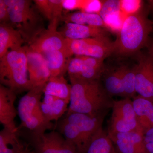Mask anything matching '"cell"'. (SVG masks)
Segmentation results:
<instances>
[{
	"label": "cell",
	"mask_w": 153,
	"mask_h": 153,
	"mask_svg": "<svg viewBox=\"0 0 153 153\" xmlns=\"http://www.w3.org/2000/svg\"><path fill=\"white\" fill-rule=\"evenodd\" d=\"M150 3H151V5H152V7H153V1H151Z\"/></svg>",
	"instance_id": "cell-37"
},
{
	"label": "cell",
	"mask_w": 153,
	"mask_h": 153,
	"mask_svg": "<svg viewBox=\"0 0 153 153\" xmlns=\"http://www.w3.org/2000/svg\"><path fill=\"white\" fill-rule=\"evenodd\" d=\"M28 48L25 46L11 50L0 58L1 84L16 94L32 88L27 68Z\"/></svg>",
	"instance_id": "cell-4"
},
{
	"label": "cell",
	"mask_w": 153,
	"mask_h": 153,
	"mask_svg": "<svg viewBox=\"0 0 153 153\" xmlns=\"http://www.w3.org/2000/svg\"><path fill=\"white\" fill-rule=\"evenodd\" d=\"M71 97L66 113H79L93 117L104 116L113 102L100 80L85 81L70 79Z\"/></svg>",
	"instance_id": "cell-2"
},
{
	"label": "cell",
	"mask_w": 153,
	"mask_h": 153,
	"mask_svg": "<svg viewBox=\"0 0 153 153\" xmlns=\"http://www.w3.org/2000/svg\"><path fill=\"white\" fill-rule=\"evenodd\" d=\"M66 39L79 40L105 36L104 28L71 23H65L59 30Z\"/></svg>",
	"instance_id": "cell-17"
},
{
	"label": "cell",
	"mask_w": 153,
	"mask_h": 153,
	"mask_svg": "<svg viewBox=\"0 0 153 153\" xmlns=\"http://www.w3.org/2000/svg\"><path fill=\"white\" fill-rule=\"evenodd\" d=\"M86 153H117L112 140L103 129L92 141Z\"/></svg>",
	"instance_id": "cell-26"
},
{
	"label": "cell",
	"mask_w": 153,
	"mask_h": 153,
	"mask_svg": "<svg viewBox=\"0 0 153 153\" xmlns=\"http://www.w3.org/2000/svg\"><path fill=\"white\" fill-rule=\"evenodd\" d=\"M143 140L146 153H153V127L143 133Z\"/></svg>",
	"instance_id": "cell-32"
},
{
	"label": "cell",
	"mask_w": 153,
	"mask_h": 153,
	"mask_svg": "<svg viewBox=\"0 0 153 153\" xmlns=\"http://www.w3.org/2000/svg\"><path fill=\"white\" fill-rule=\"evenodd\" d=\"M61 21L65 23L107 28L101 17L98 14L89 13L86 12H76L63 15Z\"/></svg>",
	"instance_id": "cell-24"
},
{
	"label": "cell",
	"mask_w": 153,
	"mask_h": 153,
	"mask_svg": "<svg viewBox=\"0 0 153 153\" xmlns=\"http://www.w3.org/2000/svg\"><path fill=\"white\" fill-rule=\"evenodd\" d=\"M112 113L108 133L137 131L143 134L138 122L133 104L130 98L114 101Z\"/></svg>",
	"instance_id": "cell-9"
},
{
	"label": "cell",
	"mask_w": 153,
	"mask_h": 153,
	"mask_svg": "<svg viewBox=\"0 0 153 153\" xmlns=\"http://www.w3.org/2000/svg\"><path fill=\"white\" fill-rule=\"evenodd\" d=\"M27 145L20 139L18 131L4 128L0 132V153H22Z\"/></svg>",
	"instance_id": "cell-23"
},
{
	"label": "cell",
	"mask_w": 153,
	"mask_h": 153,
	"mask_svg": "<svg viewBox=\"0 0 153 153\" xmlns=\"http://www.w3.org/2000/svg\"><path fill=\"white\" fill-rule=\"evenodd\" d=\"M52 9V19L50 22H54L59 23L63 16V0H49Z\"/></svg>",
	"instance_id": "cell-29"
},
{
	"label": "cell",
	"mask_w": 153,
	"mask_h": 153,
	"mask_svg": "<svg viewBox=\"0 0 153 153\" xmlns=\"http://www.w3.org/2000/svg\"><path fill=\"white\" fill-rule=\"evenodd\" d=\"M58 24L50 22L48 28L28 45L29 50L41 55L52 51L67 50L66 39L57 30Z\"/></svg>",
	"instance_id": "cell-11"
},
{
	"label": "cell",
	"mask_w": 153,
	"mask_h": 153,
	"mask_svg": "<svg viewBox=\"0 0 153 153\" xmlns=\"http://www.w3.org/2000/svg\"><path fill=\"white\" fill-rule=\"evenodd\" d=\"M18 133L36 153H78L74 147L56 131L36 133L21 129Z\"/></svg>",
	"instance_id": "cell-7"
},
{
	"label": "cell",
	"mask_w": 153,
	"mask_h": 153,
	"mask_svg": "<svg viewBox=\"0 0 153 153\" xmlns=\"http://www.w3.org/2000/svg\"><path fill=\"white\" fill-rule=\"evenodd\" d=\"M137 120L143 132L153 127V102L138 95L132 100Z\"/></svg>",
	"instance_id": "cell-21"
},
{
	"label": "cell",
	"mask_w": 153,
	"mask_h": 153,
	"mask_svg": "<svg viewBox=\"0 0 153 153\" xmlns=\"http://www.w3.org/2000/svg\"><path fill=\"white\" fill-rule=\"evenodd\" d=\"M136 66L133 68H130L124 66L123 82L124 92L125 97L130 98L134 97L136 92L135 75L136 72Z\"/></svg>",
	"instance_id": "cell-27"
},
{
	"label": "cell",
	"mask_w": 153,
	"mask_h": 153,
	"mask_svg": "<svg viewBox=\"0 0 153 153\" xmlns=\"http://www.w3.org/2000/svg\"><path fill=\"white\" fill-rule=\"evenodd\" d=\"M120 11L124 16L137 13L140 11L142 5L140 0H120Z\"/></svg>",
	"instance_id": "cell-28"
},
{
	"label": "cell",
	"mask_w": 153,
	"mask_h": 153,
	"mask_svg": "<svg viewBox=\"0 0 153 153\" xmlns=\"http://www.w3.org/2000/svg\"><path fill=\"white\" fill-rule=\"evenodd\" d=\"M85 2V0H63V8L68 10H82Z\"/></svg>",
	"instance_id": "cell-33"
},
{
	"label": "cell",
	"mask_w": 153,
	"mask_h": 153,
	"mask_svg": "<svg viewBox=\"0 0 153 153\" xmlns=\"http://www.w3.org/2000/svg\"><path fill=\"white\" fill-rule=\"evenodd\" d=\"M104 60L88 56L72 57L67 69L69 79L85 81L100 80L104 71Z\"/></svg>",
	"instance_id": "cell-10"
},
{
	"label": "cell",
	"mask_w": 153,
	"mask_h": 153,
	"mask_svg": "<svg viewBox=\"0 0 153 153\" xmlns=\"http://www.w3.org/2000/svg\"><path fill=\"white\" fill-rule=\"evenodd\" d=\"M8 8L10 23L30 45L44 30L43 19L30 0H5Z\"/></svg>",
	"instance_id": "cell-5"
},
{
	"label": "cell",
	"mask_w": 153,
	"mask_h": 153,
	"mask_svg": "<svg viewBox=\"0 0 153 153\" xmlns=\"http://www.w3.org/2000/svg\"><path fill=\"white\" fill-rule=\"evenodd\" d=\"M0 22L1 23H10L8 8L5 0H0Z\"/></svg>",
	"instance_id": "cell-34"
},
{
	"label": "cell",
	"mask_w": 153,
	"mask_h": 153,
	"mask_svg": "<svg viewBox=\"0 0 153 153\" xmlns=\"http://www.w3.org/2000/svg\"><path fill=\"white\" fill-rule=\"evenodd\" d=\"M34 2L39 13L51 22L52 15L49 0H35Z\"/></svg>",
	"instance_id": "cell-30"
},
{
	"label": "cell",
	"mask_w": 153,
	"mask_h": 153,
	"mask_svg": "<svg viewBox=\"0 0 153 153\" xmlns=\"http://www.w3.org/2000/svg\"><path fill=\"white\" fill-rule=\"evenodd\" d=\"M71 86L64 76H50L43 89L44 95L53 96L66 100L69 103Z\"/></svg>",
	"instance_id": "cell-22"
},
{
	"label": "cell",
	"mask_w": 153,
	"mask_h": 153,
	"mask_svg": "<svg viewBox=\"0 0 153 153\" xmlns=\"http://www.w3.org/2000/svg\"><path fill=\"white\" fill-rule=\"evenodd\" d=\"M136 92L153 102V61L149 56L142 58L137 65Z\"/></svg>",
	"instance_id": "cell-12"
},
{
	"label": "cell",
	"mask_w": 153,
	"mask_h": 153,
	"mask_svg": "<svg viewBox=\"0 0 153 153\" xmlns=\"http://www.w3.org/2000/svg\"><path fill=\"white\" fill-rule=\"evenodd\" d=\"M68 104L64 100L53 96L44 95L41 102V111L47 121H57L67 112Z\"/></svg>",
	"instance_id": "cell-19"
},
{
	"label": "cell",
	"mask_w": 153,
	"mask_h": 153,
	"mask_svg": "<svg viewBox=\"0 0 153 153\" xmlns=\"http://www.w3.org/2000/svg\"><path fill=\"white\" fill-rule=\"evenodd\" d=\"M104 116L93 117L79 113H66L56 121L55 129L76 149L86 153L92 141L102 130Z\"/></svg>",
	"instance_id": "cell-1"
},
{
	"label": "cell",
	"mask_w": 153,
	"mask_h": 153,
	"mask_svg": "<svg viewBox=\"0 0 153 153\" xmlns=\"http://www.w3.org/2000/svg\"><path fill=\"white\" fill-rule=\"evenodd\" d=\"M16 94L10 88L0 84V123L6 128L18 131L15 119L18 114L14 105Z\"/></svg>",
	"instance_id": "cell-15"
},
{
	"label": "cell",
	"mask_w": 153,
	"mask_h": 153,
	"mask_svg": "<svg viewBox=\"0 0 153 153\" xmlns=\"http://www.w3.org/2000/svg\"><path fill=\"white\" fill-rule=\"evenodd\" d=\"M149 56L152 58L153 61V41L149 47Z\"/></svg>",
	"instance_id": "cell-35"
},
{
	"label": "cell",
	"mask_w": 153,
	"mask_h": 153,
	"mask_svg": "<svg viewBox=\"0 0 153 153\" xmlns=\"http://www.w3.org/2000/svg\"><path fill=\"white\" fill-rule=\"evenodd\" d=\"M152 24L140 12L126 17L114 42V53L121 56L131 55L146 44Z\"/></svg>",
	"instance_id": "cell-3"
},
{
	"label": "cell",
	"mask_w": 153,
	"mask_h": 153,
	"mask_svg": "<svg viewBox=\"0 0 153 153\" xmlns=\"http://www.w3.org/2000/svg\"><path fill=\"white\" fill-rule=\"evenodd\" d=\"M24 43L21 34L10 24L0 23V58L9 51L21 48Z\"/></svg>",
	"instance_id": "cell-18"
},
{
	"label": "cell",
	"mask_w": 153,
	"mask_h": 153,
	"mask_svg": "<svg viewBox=\"0 0 153 153\" xmlns=\"http://www.w3.org/2000/svg\"><path fill=\"white\" fill-rule=\"evenodd\" d=\"M22 153H36L33 150H30L29 148V145L28 144L25 150Z\"/></svg>",
	"instance_id": "cell-36"
},
{
	"label": "cell",
	"mask_w": 153,
	"mask_h": 153,
	"mask_svg": "<svg viewBox=\"0 0 153 153\" xmlns=\"http://www.w3.org/2000/svg\"><path fill=\"white\" fill-rule=\"evenodd\" d=\"M42 55L46 60L50 76H64L67 72L69 61L72 57L68 50L52 51Z\"/></svg>",
	"instance_id": "cell-20"
},
{
	"label": "cell",
	"mask_w": 153,
	"mask_h": 153,
	"mask_svg": "<svg viewBox=\"0 0 153 153\" xmlns=\"http://www.w3.org/2000/svg\"><path fill=\"white\" fill-rule=\"evenodd\" d=\"M66 41L67 50L72 57L79 55L105 60L114 53V42L105 36L79 40L66 39Z\"/></svg>",
	"instance_id": "cell-8"
},
{
	"label": "cell",
	"mask_w": 153,
	"mask_h": 153,
	"mask_svg": "<svg viewBox=\"0 0 153 153\" xmlns=\"http://www.w3.org/2000/svg\"><path fill=\"white\" fill-rule=\"evenodd\" d=\"M108 134L117 153H146L142 133L131 131Z\"/></svg>",
	"instance_id": "cell-13"
},
{
	"label": "cell",
	"mask_w": 153,
	"mask_h": 153,
	"mask_svg": "<svg viewBox=\"0 0 153 153\" xmlns=\"http://www.w3.org/2000/svg\"><path fill=\"white\" fill-rule=\"evenodd\" d=\"M103 1L85 0V4L82 10V12L89 13H99L102 7Z\"/></svg>",
	"instance_id": "cell-31"
},
{
	"label": "cell",
	"mask_w": 153,
	"mask_h": 153,
	"mask_svg": "<svg viewBox=\"0 0 153 153\" xmlns=\"http://www.w3.org/2000/svg\"><path fill=\"white\" fill-rule=\"evenodd\" d=\"M124 69V66H122L106 75L105 88L109 95L125 97L123 82Z\"/></svg>",
	"instance_id": "cell-25"
},
{
	"label": "cell",
	"mask_w": 153,
	"mask_h": 153,
	"mask_svg": "<svg viewBox=\"0 0 153 153\" xmlns=\"http://www.w3.org/2000/svg\"><path fill=\"white\" fill-rule=\"evenodd\" d=\"M99 15L104 21L107 29L117 33L120 30L126 18L121 12L120 1L117 0L103 1Z\"/></svg>",
	"instance_id": "cell-16"
},
{
	"label": "cell",
	"mask_w": 153,
	"mask_h": 153,
	"mask_svg": "<svg viewBox=\"0 0 153 153\" xmlns=\"http://www.w3.org/2000/svg\"><path fill=\"white\" fill-rule=\"evenodd\" d=\"M27 56L28 73L32 88H44L50 77L45 58L43 55L32 52L28 48Z\"/></svg>",
	"instance_id": "cell-14"
},
{
	"label": "cell",
	"mask_w": 153,
	"mask_h": 153,
	"mask_svg": "<svg viewBox=\"0 0 153 153\" xmlns=\"http://www.w3.org/2000/svg\"><path fill=\"white\" fill-rule=\"evenodd\" d=\"M43 89V88H32L20 99L18 112L21 123L18 129H26L34 132L44 133L55 128V125L45 119L41 111Z\"/></svg>",
	"instance_id": "cell-6"
}]
</instances>
